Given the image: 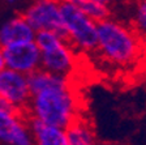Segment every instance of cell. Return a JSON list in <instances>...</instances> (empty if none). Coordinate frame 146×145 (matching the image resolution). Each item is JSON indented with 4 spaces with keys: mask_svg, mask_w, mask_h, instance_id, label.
Segmentation results:
<instances>
[{
    "mask_svg": "<svg viewBox=\"0 0 146 145\" xmlns=\"http://www.w3.org/2000/svg\"><path fill=\"white\" fill-rule=\"evenodd\" d=\"M35 34L22 15L15 16L0 25V48L15 43L34 42Z\"/></svg>",
    "mask_w": 146,
    "mask_h": 145,
    "instance_id": "cell-9",
    "label": "cell"
},
{
    "mask_svg": "<svg viewBox=\"0 0 146 145\" xmlns=\"http://www.w3.org/2000/svg\"><path fill=\"white\" fill-rule=\"evenodd\" d=\"M7 67H5V60H4V55H3V51H1V48H0V72L4 71Z\"/></svg>",
    "mask_w": 146,
    "mask_h": 145,
    "instance_id": "cell-15",
    "label": "cell"
},
{
    "mask_svg": "<svg viewBox=\"0 0 146 145\" xmlns=\"http://www.w3.org/2000/svg\"><path fill=\"white\" fill-rule=\"evenodd\" d=\"M63 22L67 30L68 42L81 52H94L98 46V24L88 17L73 0L60 1Z\"/></svg>",
    "mask_w": 146,
    "mask_h": 145,
    "instance_id": "cell-3",
    "label": "cell"
},
{
    "mask_svg": "<svg viewBox=\"0 0 146 145\" xmlns=\"http://www.w3.org/2000/svg\"><path fill=\"white\" fill-rule=\"evenodd\" d=\"M8 69L16 71L25 76L40 69L42 54L35 42H22L1 48Z\"/></svg>",
    "mask_w": 146,
    "mask_h": 145,
    "instance_id": "cell-7",
    "label": "cell"
},
{
    "mask_svg": "<svg viewBox=\"0 0 146 145\" xmlns=\"http://www.w3.org/2000/svg\"><path fill=\"white\" fill-rule=\"evenodd\" d=\"M0 98L13 107L26 112L31 100L27 76L5 68L0 72Z\"/></svg>",
    "mask_w": 146,
    "mask_h": 145,
    "instance_id": "cell-8",
    "label": "cell"
},
{
    "mask_svg": "<svg viewBox=\"0 0 146 145\" xmlns=\"http://www.w3.org/2000/svg\"><path fill=\"white\" fill-rule=\"evenodd\" d=\"M65 132L69 145H97V137L91 123L82 115L70 124Z\"/></svg>",
    "mask_w": 146,
    "mask_h": 145,
    "instance_id": "cell-11",
    "label": "cell"
},
{
    "mask_svg": "<svg viewBox=\"0 0 146 145\" xmlns=\"http://www.w3.org/2000/svg\"><path fill=\"white\" fill-rule=\"evenodd\" d=\"M80 107L81 102L67 77L60 84L31 96L26 112H29L30 119L67 130L81 116Z\"/></svg>",
    "mask_w": 146,
    "mask_h": 145,
    "instance_id": "cell-1",
    "label": "cell"
},
{
    "mask_svg": "<svg viewBox=\"0 0 146 145\" xmlns=\"http://www.w3.org/2000/svg\"><path fill=\"white\" fill-rule=\"evenodd\" d=\"M65 79H67V76L54 75V73H50L40 68V69L35 71V72L27 76V84H29L31 96H34V94L39 93V92L44 90V89H48L51 86L60 84Z\"/></svg>",
    "mask_w": 146,
    "mask_h": 145,
    "instance_id": "cell-13",
    "label": "cell"
},
{
    "mask_svg": "<svg viewBox=\"0 0 146 145\" xmlns=\"http://www.w3.org/2000/svg\"><path fill=\"white\" fill-rule=\"evenodd\" d=\"M132 27L142 41H146V0L137 1L132 15Z\"/></svg>",
    "mask_w": 146,
    "mask_h": 145,
    "instance_id": "cell-14",
    "label": "cell"
},
{
    "mask_svg": "<svg viewBox=\"0 0 146 145\" xmlns=\"http://www.w3.org/2000/svg\"><path fill=\"white\" fill-rule=\"evenodd\" d=\"M97 51L107 63L129 68L142 60L145 48L133 27L111 17L98 24Z\"/></svg>",
    "mask_w": 146,
    "mask_h": 145,
    "instance_id": "cell-2",
    "label": "cell"
},
{
    "mask_svg": "<svg viewBox=\"0 0 146 145\" xmlns=\"http://www.w3.org/2000/svg\"><path fill=\"white\" fill-rule=\"evenodd\" d=\"M22 17L35 33L52 31L60 38L68 41L60 11V1L39 0L30 4L22 13Z\"/></svg>",
    "mask_w": 146,
    "mask_h": 145,
    "instance_id": "cell-5",
    "label": "cell"
},
{
    "mask_svg": "<svg viewBox=\"0 0 146 145\" xmlns=\"http://www.w3.org/2000/svg\"><path fill=\"white\" fill-rule=\"evenodd\" d=\"M34 42L42 54L40 68L50 73L67 76L74 69L76 52L69 42L52 31H39Z\"/></svg>",
    "mask_w": 146,
    "mask_h": 145,
    "instance_id": "cell-4",
    "label": "cell"
},
{
    "mask_svg": "<svg viewBox=\"0 0 146 145\" xmlns=\"http://www.w3.org/2000/svg\"><path fill=\"white\" fill-rule=\"evenodd\" d=\"M24 112L0 98V145H34Z\"/></svg>",
    "mask_w": 146,
    "mask_h": 145,
    "instance_id": "cell-6",
    "label": "cell"
},
{
    "mask_svg": "<svg viewBox=\"0 0 146 145\" xmlns=\"http://www.w3.org/2000/svg\"><path fill=\"white\" fill-rule=\"evenodd\" d=\"M74 4L81 9L90 20L97 24L111 18V5L104 0H73Z\"/></svg>",
    "mask_w": 146,
    "mask_h": 145,
    "instance_id": "cell-12",
    "label": "cell"
},
{
    "mask_svg": "<svg viewBox=\"0 0 146 145\" xmlns=\"http://www.w3.org/2000/svg\"><path fill=\"white\" fill-rule=\"evenodd\" d=\"M31 133H33L34 145H69L67 132L63 128L52 127L36 119L29 118Z\"/></svg>",
    "mask_w": 146,
    "mask_h": 145,
    "instance_id": "cell-10",
    "label": "cell"
}]
</instances>
